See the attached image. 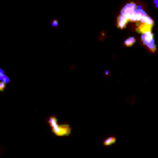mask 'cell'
<instances>
[{
  "instance_id": "1",
  "label": "cell",
  "mask_w": 158,
  "mask_h": 158,
  "mask_svg": "<svg viewBox=\"0 0 158 158\" xmlns=\"http://www.w3.org/2000/svg\"><path fill=\"white\" fill-rule=\"evenodd\" d=\"M48 127H50L52 134H54V136H58V138L71 136V132H73V128H71V125H69V123L60 125V123H58V117H54V115H50V117H48Z\"/></svg>"
},
{
  "instance_id": "5",
  "label": "cell",
  "mask_w": 158,
  "mask_h": 158,
  "mask_svg": "<svg viewBox=\"0 0 158 158\" xmlns=\"http://www.w3.org/2000/svg\"><path fill=\"white\" fill-rule=\"evenodd\" d=\"M115 141H117V138H115V136H108V138H104V139H102V145H104V147H110V145H114Z\"/></svg>"
},
{
  "instance_id": "7",
  "label": "cell",
  "mask_w": 158,
  "mask_h": 158,
  "mask_svg": "<svg viewBox=\"0 0 158 158\" xmlns=\"http://www.w3.org/2000/svg\"><path fill=\"white\" fill-rule=\"evenodd\" d=\"M0 82H4V84H10V76L4 73V69H0Z\"/></svg>"
},
{
  "instance_id": "6",
  "label": "cell",
  "mask_w": 158,
  "mask_h": 158,
  "mask_svg": "<svg viewBox=\"0 0 158 158\" xmlns=\"http://www.w3.org/2000/svg\"><path fill=\"white\" fill-rule=\"evenodd\" d=\"M123 45H125L127 48H130V47H134V45H136V37H134V35H130V37H127Z\"/></svg>"
},
{
  "instance_id": "2",
  "label": "cell",
  "mask_w": 158,
  "mask_h": 158,
  "mask_svg": "<svg viewBox=\"0 0 158 158\" xmlns=\"http://www.w3.org/2000/svg\"><path fill=\"white\" fill-rule=\"evenodd\" d=\"M139 41L145 45V48L154 54L156 52V41H154V34H147V35H139Z\"/></svg>"
},
{
  "instance_id": "8",
  "label": "cell",
  "mask_w": 158,
  "mask_h": 158,
  "mask_svg": "<svg viewBox=\"0 0 158 158\" xmlns=\"http://www.w3.org/2000/svg\"><path fill=\"white\" fill-rule=\"evenodd\" d=\"M6 86H8V84H4V82H0V91H6Z\"/></svg>"
},
{
  "instance_id": "4",
  "label": "cell",
  "mask_w": 158,
  "mask_h": 158,
  "mask_svg": "<svg viewBox=\"0 0 158 158\" xmlns=\"http://www.w3.org/2000/svg\"><path fill=\"white\" fill-rule=\"evenodd\" d=\"M128 24H130V23H128V17H125V15L119 13V15H117V21H115V26H117L119 30H125Z\"/></svg>"
},
{
  "instance_id": "3",
  "label": "cell",
  "mask_w": 158,
  "mask_h": 158,
  "mask_svg": "<svg viewBox=\"0 0 158 158\" xmlns=\"http://www.w3.org/2000/svg\"><path fill=\"white\" fill-rule=\"evenodd\" d=\"M134 30L138 35H147V34H152V26L151 24H145V23H139V24H134Z\"/></svg>"
}]
</instances>
